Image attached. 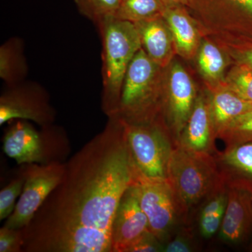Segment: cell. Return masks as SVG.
I'll return each instance as SVG.
<instances>
[{
	"mask_svg": "<svg viewBox=\"0 0 252 252\" xmlns=\"http://www.w3.org/2000/svg\"><path fill=\"white\" fill-rule=\"evenodd\" d=\"M96 26L102 45V108L109 118L117 114L126 72L142 42L135 23L111 16Z\"/></svg>",
	"mask_w": 252,
	"mask_h": 252,
	"instance_id": "2",
	"label": "cell"
},
{
	"mask_svg": "<svg viewBox=\"0 0 252 252\" xmlns=\"http://www.w3.org/2000/svg\"><path fill=\"white\" fill-rule=\"evenodd\" d=\"M167 180L183 208L188 209L215 188L218 181L217 165L207 152H194L180 145L172 150Z\"/></svg>",
	"mask_w": 252,
	"mask_h": 252,
	"instance_id": "5",
	"label": "cell"
},
{
	"mask_svg": "<svg viewBox=\"0 0 252 252\" xmlns=\"http://www.w3.org/2000/svg\"><path fill=\"white\" fill-rule=\"evenodd\" d=\"M149 232L148 219L141 207L134 183L123 195L113 220L112 252H127Z\"/></svg>",
	"mask_w": 252,
	"mask_h": 252,
	"instance_id": "10",
	"label": "cell"
},
{
	"mask_svg": "<svg viewBox=\"0 0 252 252\" xmlns=\"http://www.w3.org/2000/svg\"><path fill=\"white\" fill-rule=\"evenodd\" d=\"M122 0H74L81 14L94 24L115 16Z\"/></svg>",
	"mask_w": 252,
	"mask_h": 252,
	"instance_id": "19",
	"label": "cell"
},
{
	"mask_svg": "<svg viewBox=\"0 0 252 252\" xmlns=\"http://www.w3.org/2000/svg\"><path fill=\"white\" fill-rule=\"evenodd\" d=\"M124 124L126 144L136 177L152 180H167L169 162L173 149L161 129L152 122Z\"/></svg>",
	"mask_w": 252,
	"mask_h": 252,
	"instance_id": "6",
	"label": "cell"
},
{
	"mask_svg": "<svg viewBox=\"0 0 252 252\" xmlns=\"http://www.w3.org/2000/svg\"><path fill=\"white\" fill-rule=\"evenodd\" d=\"M225 210L207 216H200V230L205 238H210L220 229Z\"/></svg>",
	"mask_w": 252,
	"mask_h": 252,
	"instance_id": "26",
	"label": "cell"
},
{
	"mask_svg": "<svg viewBox=\"0 0 252 252\" xmlns=\"http://www.w3.org/2000/svg\"><path fill=\"white\" fill-rule=\"evenodd\" d=\"M140 33L142 49L160 67L171 56V32L160 17L135 23Z\"/></svg>",
	"mask_w": 252,
	"mask_h": 252,
	"instance_id": "14",
	"label": "cell"
},
{
	"mask_svg": "<svg viewBox=\"0 0 252 252\" xmlns=\"http://www.w3.org/2000/svg\"><path fill=\"white\" fill-rule=\"evenodd\" d=\"M228 148L252 140V109L239 117L220 134Z\"/></svg>",
	"mask_w": 252,
	"mask_h": 252,
	"instance_id": "20",
	"label": "cell"
},
{
	"mask_svg": "<svg viewBox=\"0 0 252 252\" xmlns=\"http://www.w3.org/2000/svg\"><path fill=\"white\" fill-rule=\"evenodd\" d=\"M160 66L141 49L127 68L117 116L127 124H140L152 121L158 94Z\"/></svg>",
	"mask_w": 252,
	"mask_h": 252,
	"instance_id": "4",
	"label": "cell"
},
{
	"mask_svg": "<svg viewBox=\"0 0 252 252\" xmlns=\"http://www.w3.org/2000/svg\"><path fill=\"white\" fill-rule=\"evenodd\" d=\"M23 240L21 229L3 225L0 229V252H22Z\"/></svg>",
	"mask_w": 252,
	"mask_h": 252,
	"instance_id": "25",
	"label": "cell"
},
{
	"mask_svg": "<svg viewBox=\"0 0 252 252\" xmlns=\"http://www.w3.org/2000/svg\"><path fill=\"white\" fill-rule=\"evenodd\" d=\"M252 109V104L230 89L217 91L210 110L215 132L220 135L230 123Z\"/></svg>",
	"mask_w": 252,
	"mask_h": 252,
	"instance_id": "15",
	"label": "cell"
},
{
	"mask_svg": "<svg viewBox=\"0 0 252 252\" xmlns=\"http://www.w3.org/2000/svg\"><path fill=\"white\" fill-rule=\"evenodd\" d=\"M223 160L230 166L252 176V142L229 147L223 155Z\"/></svg>",
	"mask_w": 252,
	"mask_h": 252,
	"instance_id": "24",
	"label": "cell"
},
{
	"mask_svg": "<svg viewBox=\"0 0 252 252\" xmlns=\"http://www.w3.org/2000/svg\"><path fill=\"white\" fill-rule=\"evenodd\" d=\"M135 179L124 122L109 117L66 160L61 182L21 229L22 252H112L113 220Z\"/></svg>",
	"mask_w": 252,
	"mask_h": 252,
	"instance_id": "1",
	"label": "cell"
},
{
	"mask_svg": "<svg viewBox=\"0 0 252 252\" xmlns=\"http://www.w3.org/2000/svg\"><path fill=\"white\" fill-rule=\"evenodd\" d=\"M164 6L159 0H122L115 17L137 23L162 16Z\"/></svg>",
	"mask_w": 252,
	"mask_h": 252,
	"instance_id": "18",
	"label": "cell"
},
{
	"mask_svg": "<svg viewBox=\"0 0 252 252\" xmlns=\"http://www.w3.org/2000/svg\"><path fill=\"white\" fill-rule=\"evenodd\" d=\"M169 105L177 135L188 122L195 104V87L188 73L178 64L170 71L168 81Z\"/></svg>",
	"mask_w": 252,
	"mask_h": 252,
	"instance_id": "12",
	"label": "cell"
},
{
	"mask_svg": "<svg viewBox=\"0 0 252 252\" xmlns=\"http://www.w3.org/2000/svg\"><path fill=\"white\" fill-rule=\"evenodd\" d=\"M227 204V195L224 193L217 195L211 199L203 207L200 216H207L225 210Z\"/></svg>",
	"mask_w": 252,
	"mask_h": 252,
	"instance_id": "28",
	"label": "cell"
},
{
	"mask_svg": "<svg viewBox=\"0 0 252 252\" xmlns=\"http://www.w3.org/2000/svg\"><path fill=\"white\" fill-rule=\"evenodd\" d=\"M228 89L252 104V67L246 63L240 64L230 72Z\"/></svg>",
	"mask_w": 252,
	"mask_h": 252,
	"instance_id": "22",
	"label": "cell"
},
{
	"mask_svg": "<svg viewBox=\"0 0 252 252\" xmlns=\"http://www.w3.org/2000/svg\"><path fill=\"white\" fill-rule=\"evenodd\" d=\"M141 207L148 219L149 230L161 243L170 234L183 210L168 180H152L136 177Z\"/></svg>",
	"mask_w": 252,
	"mask_h": 252,
	"instance_id": "8",
	"label": "cell"
},
{
	"mask_svg": "<svg viewBox=\"0 0 252 252\" xmlns=\"http://www.w3.org/2000/svg\"><path fill=\"white\" fill-rule=\"evenodd\" d=\"M192 245L185 236H178L164 246L163 252H188L192 251Z\"/></svg>",
	"mask_w": 252,
	"mask_h": 252,
	"instance_id": "29",
	"label": "cell"
},
{
	"mask_svg": "<svg viewBox=\"0 0 252 252\" xmlns=\"http://www.w3.org/2000/svg\"><path fill=\"white\" fill-rule=\"evenodd\" d=\"M9 123L3 136L2 149L18 165L66 161L69 144L64 132L52 125L42 127L39 132L25 120Z\"/></svg>",
	"mask_w": 252,
	"mask_h": 252,
	"instance_id": "3",
	"label": "cell"
},
{
	"mask_svg": "<svg viewBox=\"0 0 252 252\" xmlns=\"http://www.w3.org/2000/svg\"><path fill=\"white\" fill-rule=\"evenodd\" d=\"M27 65L20 41H6L0 47V77L9 86L19 84L26 76Z\"/></svg>",
	"mask_w": 252,
	"mask_h": 252,
	"instance_id": "17",
	"label": "cell"
},
{
	"mask_svg": "<svg viewBox=\"0 0 252 252\" xmlns=\"http://www.w3.org/2000/svg\"><path fill=\"white\" fill-rule=\"evenodd\" d=\"M162 17L166 21L179 52L185 56H191L196 49L198 39L190 19L183 11L171 6H164Z\"/></svg>",
	"mask_w": 252,
	"mask_h": 252,
	"instance_id": "16",
	"label": "cell"
},
{
	"mask_svg": "<svg viewBox=\"0 0 252 252\" xmlns=\"http://www.w3.org/2000/svg\"><path fill=\"white\" fill-rule=\"evenodd\" d=\"M244 63L252 67V49L246 50L243 54Z\"/></svg>",
	"mask_w": 252,
	"mask_h": 252,
	"instance_id": "32",
	"label": "cell"
},
{
	"mask_svg": "<svg viewBox=\"0 0 252 252\" xmlns=\"http://www.w3.org/2000/svg\"><path fill=\"white\" fill-rule=\"evenodd\" d=\"M200 70L205 77L217 79L224 69V59L216 46L212 43H205L198 56Z\"/></svg>",
	"mask_w": 252,
	"mask_h": 252,
	"instance_id": "21",
	"label": "cell"
},
{
	"mask_svg": "<svg viewBox=\"0 0 252 252\" xmlns=\"http://www.w3.org/2000/svg\"><path fill=\"white\" fill-rule=\"evenodd\" d=\"M164 6H171V5L185 4L188 0H159Z\"/></svg>",
	"mask_w": 252,
	"mask_h": 252,
	"instance_id": "31",
	"label": "cell"
},
{
	"mask_svg": "<svg viewBox=\"0 0 252 252\" xmlns=\"http://www.w3.org/2000/svg\"><path fill=\"white\" fill-rule=\"evenodd\" d=\"M164 246L151 232L144 235L127 250V252H163Z\"/></svg>",
	"mask_w": 252,
	"mask_h": 252,
	"instance_id": "27",
	"label": "cell"
},
{
	"mask_svg": "<svg viewBox=\"0 0 252 252\" xmlns=\"http://www.w3.org/2000/svg\"><path fill=\"white\" fill-rule=\"evenodd\" d=\"M56 112L42 88L32 84L9 86L0 97V125L14 120L31 121L45 127L52 125Z\"/></svg>",
	"mask_w": 252,
	"mask_h": 252,
	"instance_id": "9",
	"label": "cell"
},
{
	"mask_svg": "<svg viewBox=\"0 0 252 252\" xmlns=\"http://www.w3.org/2000/svg\"><path fill=\"white\" fill-rule=\"evenodd\" d=\"M215 132L210 105L203 97H198L181 136L180 145L189 150L208 153Z\"/></svg>",
	"mask_w": 252,
	"mask_h": 252,
	"instance_id": "13",
	"label": "cell"
},
{
	"mask_svg": "<svg viewBox=\"0 0 252 252\" xmlns=\"http://www.w3.org/2000/svg\"><path fill=\"white\" fill-rule=\"evenodd\" d=\"M25 183V176L20 170L19 175L0 191V220L11 216L16 207V200L20 197Z\"/></svg>",
	"mask_w": 252,
	"mask_h": 252,
	"instance_id": "23",
	"label": "cell"
},
{
	"mask_svg": "<svg viewBox=\"0 0 252 252\" xmlns=\"http://www.w3.org/2000/svg\"><path fill=\"white\" fill-rule=\"evenodd\" d=\"M225 4L252 19V0H223Z\"/></svg>",
	"mask_w": 252,
	"mask_h": 252,
	"instance_id": "30",
	"label": "cell"
},
{
	"mask_svg": "<svg viewBox=\"0 0 252 252\" xmlns=\"http://www.w3.org/2000/svg\"><path fill=\"white\" fill-rule=\"evenodd\" d=\"M65 162L21 165V170L25 176L22 193L14 211L6 219L4 226L22 229L29 224L49 194L61 182L64 175Z\"/></svg>",
	"mask_w": 252,
	"mask_h": 252,
	"instance_id": "7",
	"label": "cell"
},
{
	"mask_svg": "<svg viewBox=\"0 0 252 252\" xmlns=\"http://www.w3.org/2000/svg\"><path fill=\"white\" fill-rule=\"evenodd\" d=\"M252 229V187L236 183L227 194V204L220 228V237L228 243L241 241Z\"/></svg>",
	"mask_w": 252,
	"mask_h": 252,
	"instance_id": "11",
	"label": "cell"
}]
</instances>
